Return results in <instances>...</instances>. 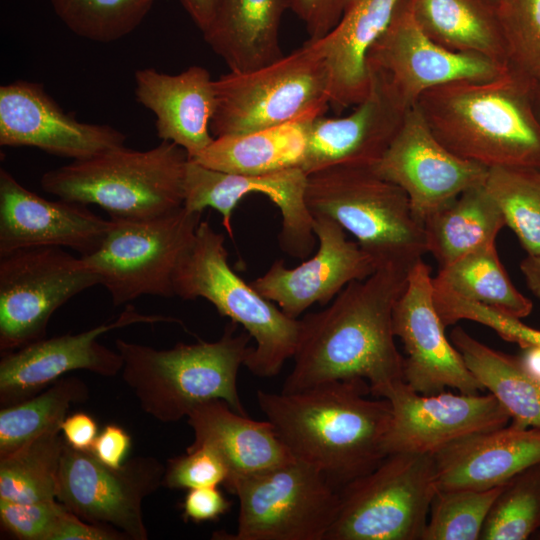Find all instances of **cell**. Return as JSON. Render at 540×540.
Here are the masks:
<instances>
[{"label":"cell","mask_w":540,"mask_h":540,"mask_svg":"<svg viewBox=\"0 0 540 540\" xmlns=\"http://www.w3.org/2000/svg\"><path fill=\"white\" fill-rule=\"evenodd\" d=\"M224 243L222 233L208 221L200 222L174 271V295L184 300L204 298L221 316L241 325L255 341L244 366L257 377H273L293 358L300 319L287 316L236 274Z\"/></svg>","instance_id":"8992f818"},{"label":"cell","mask_w":540,"mask_h":540,"mask_svg":"<svg viewBox=\"0 0 540 540\" xmlns=\"http://www.w3.org/2000/svg\"><path fill=\"white\" fill-rule=\"evenodd\" d=\"M202 212L181 207L151 219H112L100 246L80 256L115 306L144 295L172 297L173 274L191 245Z\"/></svg>","instance_id":"8fae6325"},{"label":"cell","mask_w":540,"mask_h":540,"mask_svg":"<svg viewBox=\"0 0 540 540\" xmlns=\"http://www.w3.org/2000/svg\"><path fill=\"white\" fill-rule=\"evenodd\" d=\"M415 105L435 137L457 156L488 169H540L532 84L508 69L491 80L430 89Z\"/></svg>","instance_id":"3957f363"},{"label":"cell","mask_w":540,"mask_h":540,"mask_svg":"<svg viewBox=\"0 0 540 540\" xmlns=\"http://www.w3.org/2000/svg\"><path fill=\"white\" fill-rule=\"evenodd\" d=\"M188 159L169 141L144 151L124 145L50 170L40 183L45 192L97 205L112 219H151L183 207Z\"/></svg>","instance_id":"5b68a950"},{"label":"cell","mask_w":540,"mask_h":540,"mask_svg":"<svg viewBox=\"0 0 540 540\" xmlns=\"http://www.w3.org/2000/svg\"><path fill=\"white\" fill-rule=\"evenodd\" d=\"M134 77L136 100L155 115L162 141L177 144L191 159L212 143L216 93L206 68L190 66L175 75L143 68Z\"/></svg>","instance_id":"d4e9b609"},{"label":"cell","mask_w":540,"mask_h":540,"mask_svg":"<svg viewBox=\"0 0 540 540\" xmlns=\"http://www.w3.org/2000/svg\"><path fill=\"white\" fill-rule=\"evenodd\" d=\"M532 99L535 113L540 120V82L532 84Z\"/></svg>","instance_id":"f5cc1de1"},{"label":"cell","mask_w":540,"mask_h":540,"mask_svg":"<svg viewBox=\"0 0 540 540\" xmlns=\"http://www.w3.org/2000/svg\"><path fill=\"white\" fill-rule=\"evenodd\" d=\"M60 433H45L0 457V499L17 503L56 500L65 443Z\"/></svg>","instance_id":"e575fe53"},{"label":"cell","mask_w":540,"mask_h":540,"mask_svg":"<svg viewBox=\"0 0 540 540\" xmlns=\"http://www.w3.org/2000/svg\"><path fill=\"white\" fill-rule=\"evenodd\" d=\"M288 0H215L203 38L230 71L264 67L284 56L279 39Z\"/></svg>","instance_id":"83f0119b"},{"label":"cell","mask_w":540,"mask_h":540,"mask_svg":"<svg viewBox=\"0 0 540 540\" xmlns=\"http://www.w3.org/2000/svg\"><path fill=\"white\" fill-rule=\"evenodd\" d=\"M371 167L404 190L422 226L431 214L460 194L483 185L489 171L448 150L432 133L416 105L408 110L391 144Z\"/></svg>","instance_id":"9a60e30c"},{"label":"cell","mask_w":540,"mask_h":540,"mask_svg":"<svg viewBox=\"0 0 540 540\" xmlns=\"http://www.w3.org/2000/svg\"><path fill=\"white\" fill-rule=\"evenodd\" d=\"M195 25L202 31L206 29L213 15L215 0H179Z\"/></svg>","instance_id":"681fc988"},{"label":"cell","mask_w":540,"mask_h":540,"mask_svg":"<svg viewBox=\"0 0 540 540\" xmlns=\"http://www.w3.org/2000/svg\"><path fill=\"white\" fill-rule=\"evenodd\" d=\"M421 29L455 51L483 55L507 68L498 0H408Z\"/></svg>","instance_id":"f1b7e54d"},{"label":"cell","mask_w":540,"mask_h":540,"mask_svg":"<svg viewBox=\"0 0 540 540\" xmlns=\"http://www.w3.org/2000/svg\"><path fill=\"white\" fill-rule=\"evenodd\" d=\"M367 67L382 74L409 108L430 89L461 80H491L507 71L483 55L455 52L433 41L415 20L408 0H399L367 54Z\"/></svg>","instance_id":"5bb4252c"},{"label":"cell","mask_w":540,"mask_h":540,"mask_svg":"<svg viewBox=\"0 0 540 540\" xmlns=\"http://www.w3.org/2000/svg\"><path fill=\"white\" fill-rule=\"evenodd\" d=\"M60 430L65 442L72 448L81 451H91L98 436L96 421L85 412L67 415Z\"/></svg>","instance_id":"c3c4849f"},{"label":"cell","mask_w":540,"mask_h":540,"mask_svg":"<svg viewBox=\"0 0 540 540\" xmlns=\"http://www.w3.org/2000/svg\"><path fill=\"white\" fill-rule=\"evenodd\" d=\"M450 339L468 369L507 410L511 421L540 429V381L520 357L483 344L459 326L451 331Z\"/></svg>","instance_id":"1f68e13d"},{"label":"cell","mask_w":540,"mask_h":540,"mask_svg":"<svg viewBox=\"0 0 540 540\" xmlns=\"http://www.w3.org/2000/svg\"><path fill=\"white\" fill-rule=\"evenodd\" d=\"M438 491L431 454H388L339 490L326 540H421Z\"/></svg>","instance_id":"9c48e42d"},{"label":"cell","mask_w":540,"mask_h":540,"mask_svg":"<svg viewBox=\"0 0 540 540\" xmlns=\"http://www.w3.org/2000/svg\"><path fill=\"white\" fill-rule=\"evenodd\" d=\"M181 321L159 315H144L127 305L113 321L77 334L43 338L14 351L2 353L0 361V404L24 401L53 384L67 373L87 370L104 377L121 373L123 360L116 350L98 342L114 329L136 323Z\"/></svg>","instance_id":"2e32d148"},{"label":"cell","mask_w":540,"mask_h":540,"mask_svg":"<svg viewBox=\"0 0 540 540\" xmlns=\"http://www.w3.org/2000/svg\"><path fill=\"white\" fill-rule=\"evenodd\" d=\"M164 472L165 465L152 456H136L112 468L91 451L65 442L56 499L87 522L113 527L130 540H147L142 505L162 486Z\"/></svg>","instance_id":"4fadbf2b"},{"label":"cell","mask_w":540,"mask_h":540,"mask_svg":"<svg viewBox=\"0 0 540 540\" xmlns=\"http://www.w3.org/2000/svg\"><path fill=\"white\" fill-rule=\"evenodd\" d=\"M399 0H353L324 36L309 39L322 56L329 81V106L341 113L369 94L367 54L387 28Z\"/></svg>","instance_id":"484cf974"},{"label":"cell","mask_w":540,"mask_h":540,"mask_svg":"<svg viewBox=\"0 0 540 540\" xmlns=\"http://www.w3.org/2000/svg\"><path fill=\"white\" fill-rule=\"evenodd\" d=\"M434 301L445 326L459 320H470L491 328L502 339L523 349L540 347V330L527 326L519 318L467 300L445 287L435 290Z\"/></svg>","instance_id":"60d3db41"},{"label":"cell","mask_w":540,"mask_h":540,"mask_svg":"<svg viewBox=\"0 0 540 540\" xmlns=\"http://www.w3.org/2000/svg\"><path fill=\"white\" fill-rule=\"evenodd\" d=\"M507 69L531 84L540 82V0H498Z\"/></svg>","instance_id":"ab89813d"},{"label":"cell","mask_w":540,"mask_h":540,"mask_svg":"<svg viewBox=\"0 0 540 540\" xmlns=\"http://www.w3.org/2000/svg\"><path fill=\"white\" fill-rule=\"evenodd\" d=\"M239 499L237 532L222 540H326L339 505L338 490L298 459L224 485Z\"/></svg>","instance_id":"30bf717a"},{"label":"cell","mask_w":540,"mask_h":540,"mask_svg":"<svg viewBox=\"0 0 540 540\" xmlns=\"http://www.w3.org/2000/svg\"><path fill=\"white\" fill-rule=\"evenodd\" d=\"M155 0H50L60 20L76 35L109 43L134 31Z\"/></svg>","instance_id":"8d00e7d4"},{"label":"cell","mask_w":540,"mask_h":540,"mask_svg":"<svg viewBox=\"0 0 540 540\" xmlns=\"http://www.w3.org/2000/svg\"><path fill=\"white\" fill-rule=\"evenodd\" d=\"M130 448V435L120 426L108 424L96 437L91 452L103 464L119 468Z\"/></svg>","instance_id":"7dc6e473"},{"label":"cell","mask_w":540,"mask_h":540,"mask_svg":"<svg viewBox=\"0 0 540 540\" xmlns=\"http://www.w3.org/2000/svg\"><path fill=\"white\" fill-rule=\"evenodd\" d=\"M187 422L194 433L191 444H208L223 457L229 469L225 484L294 459L268 420H252L223 400L196 406Z\"/></svg>","instance_id":"4316f807"},{"label":"cell","mask_w":540,"mask_h":540,"mask_svg":"<svg viewBox=\"0 0 540 540\" xmlns=\"http://www.w3.org/2000/svg\"><path fill=\"white\" fill-rule=\"evenodd\" d=\"M305 201L312 216L336 221L378 265L414 264L428 252L407 194L371 166L337 165L308 174Z\"/></svg>","instance_id":"52a82bcc"},{"label":"cell","mask_w":540,"mask_h":540,"mask_svg":"<svg viewBox=\"0 0 540 540\" xmlns=\"http://www.w3.org/2000/svg\"><path fill=\"white\" fill-rule=\"evenodd\" d=\"M377 397L389 401L392 419L386 436L387 455L397 452L435 454L464 436L506 426L511 417L491 394L423 395L397 381Z\"/></svg>","instance_id":"e0dca14e"},{"label":"cell","mask_w":540,"mask_h":540,"mask_svg":"<svg viewBox=\"0 0 540 540\" xmlns=\"http://www.w3.org/2000/svg\"><path fill=\"white\" fill-rule=\"evenodd\" d=\"M434 280L467 300L519 319L533 309L532 301L511 282L496 244L481 247L439 268Z\"/></svg>","instance_id":"d6a6232c"},{"label":"cell","mask_w":540,"mask_h":540,"mask_svg":"<svg viewBox=\"0 0 540 540\" xmlns=\"http://www.w3.org/2000/svg\"><path fill=\"white\" fill-rule=\"evenodd\" d=\"M362 378L323 382L295 392L257 391L261 411L295 459L318 469L339 490L386 456L392 410L370 399Z\"/></svg>","instance_id":"7a4b0ae2"},{"label":"cell","mask_w":540,"mask_h":540,"mask_svg":"<svg viewBox=\"0 0 540 540\" xmlns=\"http://www.w3.org/2000/svg\"><path fill=\"white\" fill-rule=\"evenodd\" d=\"M229 469L220 453L208 444H190L185 454L168 459L162 486L193 489L225 484Z\"/></svg>","instance_id":"b9f144b4"},{"label":"cell","mask_w":540,"mask_h":540,"mask_svg":"<svg viewBox=\"0 0 540 540\" xmlns=\"http://www.w3.org/2000/svg\"><path fill=\"white\" fill-rule=\"evenodd\" d=\"M429 266L419 259L410 268L406 289L393 311V330L403 343L404 381L432 395L453 388L464 394L485 390L447 339L433 297Z\"/></svg>","instance_id":"ac0fdd59"},{"label":"cell","mask_w":540,"mask_h":540,"mask_svg":"<svg viewBox=\"0 0 540 540\" xmlns=\"http://www.w3.org/2000/svg\"><path fill=\"white\" fill-rule=\"evenodd\" d=\"M369 74V94L350 114L308 121L301 164L307 175L337 165L372 166L396 136L410 108L383 75L373 70Z\"/></svg>","instance_id":"7402d4cb"},{"label":"cell","mask_w":540,"mask_h":540,"mask_svg":"<svg viewBox=\"0 0 540 540\" xmlns=\"http://www.w3.org/2000/svg\"><path fill=\"white\" fill-rule=\"evenodd\" d=\"M125 141V134L110 125L80 122L66 114L40 83L19 80L0 87L1 146L35 147L75 161Z\"/></svg>","instance_id":"44dd1931"},{"label":"cell","mask_w":540,"mask_h":540,"mask_svg":"<svg viewBox=\"0 0 540 540\" xmlns=\"http://www.w3.org/2000/svg\"><path fill=\"white\" fill-rule=\"evenodd\" d=\"M520 270L528 289L540 300V253L527 254L520 262Z\"/></svg>","instance_id":"f907efd6"},{"label":"cell","mask_w":540,"mask_h":540,"mask_svg":"<svg viewBox=\"0 0 540 540\" xmlns=\"http://www.w3.org/2000/svg\"><path fill=\"white\" fill-rule=\"evenodd\" d=\"M110 226L111 220L87 205L45 199L0 169V256L46 246L68 247L85 256L100 246Z\"/></svg>","instance_id":"603a6c76"},{"label":"cell","mask_w":540,"mask_h":540,"mask_svg":"<svg viewBox=\"0 0 540 540\" xmlns=\"http://www.w3.org/2000/svg\"><path fill=\"white\" fill-rule=\"evenodd\" d=\"M353 0H288L289 9L304 23L309 39L327 34Z\"/></svg>","instance_id":"ee69618b"},{"label":"cell","mask_w":540,"mask_h":540,"mask_svg":"<svg viewBox=\"0 0 540 540\" xmlns=\"http://www.w3.org/2000/svg\"><path fill=\"white\" fill-rule=\"evenodd\" d=\"M504 226L503 214L484 184L466 190L423 224L427 251L439 268L481 247L496 244Z\"/></svg>","instance_id":"4dcf8cb0"},{"label":"cell","mask_w":540,"mask_h":540,"mask_svg":"<svg viewBox=\"0 0 540 540\" xmlns=\"http://www.w3.org/2000/svg\"><path fill=\"white\" fill-rule=\"evenodd\" d=\"M484 187L527 254L540 253V169L491 168Z\"/></svg>","instance_id":"d590c367"},{"label":"cell","mask_w":540,"mask_h":540,"mask_svg":"<svg viewBox=\"0 0 540 540\" xmlns=\"http://www.w3.org/2000/svg\"><path fill=\"white\" fill-rule=\"evenodd\" d=\"M412 265L382 263L368 277L350 282L324 309L300 319L294 366L281 391L362 378L376 396L386 386L404 380L393 311Z\"/></svg>","instance_id":"6da1fadb"},{"label":"cell","mask_w":540,"mask_h":540,"mask_svg":"<svg viewBox=\"0 0 540 540\" xmlns=\"http://www.w3.org/2000/svg\"><path fill=\"white\" fill-rule=\"evenodd\" d=\"M439 490H487L540 462V429L511 421L459 438L433 454Z\"/></svg>","instance_id":"cb8c5ba5"},{"label":"cell","mask_w":540,"mask_h":540,"mask_svg":"<svg viewBox=\"0 0 540 540\" xmlns=\"http://www.w3.org/2000/svg\"><path fill=\"white\" fill-rule=\"evenodd\" d=\"M520 359L525 368L540 381V347L524 349V353Z\"/></svg>","instance_id":"816d5d0a"},{"label":"cell","mask_w":540,"mask_h":540,"mask_svg":"<svg viewBox=\"0 0 540 540\" xmlns=\"http://www.w3.org/2000/svg\"><path fill=\"white\" fill-rule=\"evenodd\" d=\"M310 120L246 134L216 137L192 160L214 170L240 175L301 169L306 148V128Z\"/></svg>","instance_id":"f546056e"},{"label":"cell","mask_w":540,"mask_h":540,"mask_svg":"<svg viewBox=\"0 0 540 540\" xmlns=\"http://www.w3.org/2000/svg\"><path fill=\"white\" fill-rule=\"evenodd\" d=\"M502 486L487 490H439L421 540H478Z\"/></svg>","instance_id":"f35d334b"},{"label":"cell","mask_w":540,"mask_h":540,"mask_svg":"<svg viewBox=\"0 0 540 540\" xmlns=\"http://www.w3.org/2000/svg\"><path fill=\"white\" fill-rule=\"evenodd\" d=\"M307 174L290 168L263 175H240L205 167L188 159L184 178V203L188 211L213 208L233 238L232 213L250 193L266 195L279 208L282 227L278 237L281 249L289 256L304 259L316 244L313 216L305 201Z\"/></svg>","instance_id":"d6986e66"},{"label":"cell","mask_w":540,"mask_h":540,"mask_svg":"<svg viewBox=\"0 0 540 540\" xmlns=\"http://www.w3.org/2000/svg\"><path fill=\"white\" fill-rule=\"evenodd\" d=\"M236 331L237 324L230 321L216 341L179 342L161 350L118 338L115 345L123 360L122 380L141 409L162 423L177 422L212 400H223L247 415L237 378L251 349V336Z\"/></svg>","instance_id":"277c9868"},{"label":"cell","mask_w":540,"mask_h":540,"mask_svg":"<svg viewBox=\"0 0 540 540\" xmlns=\"http://www.w3.org/2000/svg\"><path fill=\"white\" fill-rule=\"evenodd\" d=\"M98 284L82 258L62 247H33L1 255V353L45 338L52 314Z\"/></svg>","instance_id":"7c38bea8"},{"label":"cell","mask_w":540,"mask_h":540,"mask_svg":"<svg viewBox=\"0 0 540 540\" xmlns=\"http://www.w3.org/2000/svg\"><path fill=\"white\" fill-rule=\"evenodd\" d=\"M214 138L239 135L324 115L329 106L325 62L309 39L264 67L229 71L214 80Z\"/></svg>","instance_id":"ba28073f"},{"label":"cell","mask_w":540,"mask_h":540,"mask_svg":"<svg viewBox=\"0 0 540 540\" xmlns=\"http://www.w3.org/2000/svg\"><path fill=\"white\" fill-rule=\"evenodd\" d=\"M89 389L74 376H63L42 392L19 403L1 407L0 457H4L33 439L61 431V424L75 403L85 402Z\"/></svg>","instance_id":"836d02e7"},{"label":"cell","mask_w":540,"mask_h":540,"mask_svg":"<svg viewBox=\"0 0 540 540\" xmlns=\"http://www.w3.org/2000/svg\"><path fill=\"white\" fill-rule=\"evenodd\" d=\"M123 532L106 525L87 522L67 510L50 540H126Z\"/></svg>","instance_id":"bcb514c9"},{"label":"cell","mask_w":540,"mask_h":540,"mask_svg":"<svg viewBox=\"0 0 540 540\" xmlns=\"http://www.w3.org/2000/svg\"><path fill=\"white\" fill-rule=\"evenodd\" d=\"M313 231L318 240L315 255L294 268L278 259L251 282L256 291L293 319L316 303L329 304L350 282L368 277L379 266L357 242L347 239L345 230L333 219L314 215Z\"/></svg>","instance_id":"ffe728a7"},{"label":"cell","mask_w":540,"mask_h":540,"mask_svg":"<svg viewBox=\"0 0 540 540\" xmlns=\"http://www.w3.org/2000/svg\"><path fill=\"white\" fill-rule=\"evenodd\" d=\"M67 509L56 499L17 503L0 499V521L5 531L21 540H50Z\"/></svg>","instance_id":"7bdbcfd3"},{"label":"cell","mask_w":540,"mask_h":540,"mask_svg":"<svg viewBox=\"0 0 540 540\" xmlns=\"http://www.w3.org/2000/svg\"><path fill=\"white\" fill-rule=\"evenodd\" d=\"M540 528V462L502 488L483 526L482 540H525Z\"/></svg>","instance_id":"74e56055"},{"label":"cell","mask_w":540,"mask_h":540,"mask_svg":"<svg viewBox=\"0 0 540 540\" xmlns=\"http://www.w3.org/2000/svg\"><path fill=\"white\" fill-rule=\"evenodd\" d=\"M231 505L217 486L193 488L184 498L183 517L196 523L214 521L229 511Z\"/></svg>","instance_id":"f6af8a7d"}]
</instances>
